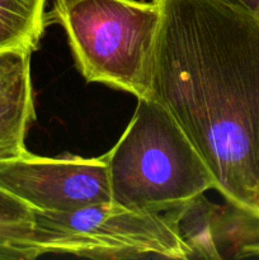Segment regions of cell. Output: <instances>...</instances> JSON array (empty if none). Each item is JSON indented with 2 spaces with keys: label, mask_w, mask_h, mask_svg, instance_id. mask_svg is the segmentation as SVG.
<instances>
[{
  "label": "cell",
  "mask_w": 259,
  "mask_h": 260,
  "mask_svg": "<svg viewBox=\"0 0 259 260\" xmlns=\"http://www.w3.org/2000/svg\"><path fill=\"white\" fill-rule=\"evenodd\" d=\"M150 98L226 202L259 215V18L222 0H163Z\"/></svg>",
  "instance_id": "1"
},
{
  "label": "cell",
  "mask_w": 259,
  "mask_h": 260,
  "mask_svg": "<svg viewBox=\"0 0 259 260\" xmlns=\"http://www.w3.org/2000/svg\"><path fill=\"white\" fill-rule=\"evenodd\" d=\"M111 202L135 211H168L215 180L172 114L152 98L137 99L131 121L106 152Z\"/></svg>",
  "instance_id": "2"
},
{
  "label": "cell",
  "mask_w": 259,
  "mask_h": 260,
  "mask_svg": "<svg viewBox=\"0 0 259 260\" xmlns=\"http://www.w3.org/2000/svg\"><path fill=\"white\" fill-rule=\"evenodd\" d=\"M46 17L63 28L86 81L151 96L163 0H53Z\"/></svg>",
  "instance_id": "3"
},
{
  "label": "cell",
  "mask_w": 259,
  "mask_h": 260,
  "mask_svg": "<svg viewBox=\"0 0 259 260\" xmlns=\"http://www.w3.org/2000/svg\"><path fill=\"white\" fill-rule=\"evenodd\" d=\"M33 251L89 259H189L177 207L135 211L113 202L68 212L35 211Z\"/></svg>",
  "instance_id": "4"
},
{
  "label": "cell",
  "mask_w": 259,
  "mask_h": 260,
  "mask_svg": "<svg viewBox=\"0 0 259 260\" xmlns=\"http://www.w3.org/2000/svg\"><path fill=\"white\" fill-rule=\"evenodd\" d=\"M0 187L37 212H68L111 202L106 154L46 157L27 151L0 161Z\"/></svg>",
  "instance_id": "5"
},
{
  "label": "cell",
  "mask_w": 259,
  "mask_h": 260,
  "mask_svg": "<svg viewBox=\"0 0 259 260\" xmlns=\"http://www.w3.org/2000/svg\"><path fill=\"white\" fill-rule=\"evenodd\" d=\"M29 51L0 52V161L27 152L25 136L35 121Z\"/></svg>",
  "instance_id": "6"
},
{
  "label": "cell",
  "mask_w": 259,
  "mask_h": 260,
  "mask_svg": "<svg viewBox=\"0 0 259 260\" xmlns=\"http://www.w3.org/2000/svg\"><path fill=\"white\" fill-rule=\"evenodd\" d=\"M47 0H0V52L38 48L47 24Z\"/></svg>",
  "instance_id": "7"
},
{
  "label": "cell",
  "mask_w": 259,
  "mask_h": 260,
  "mask_svg": "<svg viewBox=\"0 0 259 260\" xmlns=\"http://www.w3.org/2000/svg\"><path fill=\"white\" fill-rule=\"evenodd\" d=\"M35 210L0 187V260H32Z\"/></svg>",
  "instance_id": "8"
},
{
  "label": "cell",
  "mask_w": 259,
  "mask_h": 260,
  "mask_svg": "<svg viewBox=\"0 0 259 260\" xmlns=\"http://www.w3.org/2000/svg\"><path fill=\"white\" fill-rule=\"evenodd\" d=\"M222 2L243 8V9L248 10L249 13L255 15L256 18H259V0H222Z\"/></svg>",
  "instance_id": "9"
},
{
  "label": "cell",
  "mask_w": 259,
  "mask_h": 260,
  "mask_svg": "<svg viewBox=\"0 0 259 260\" xmlns=\"http://www.w3.org/2000/svg\"><path fill=\"white\" fill-rule=\"evenodd\" d=\"M152 2H161V0H152Z\"/></svg>",
  "instance_id": "10"
}]
</instances>
